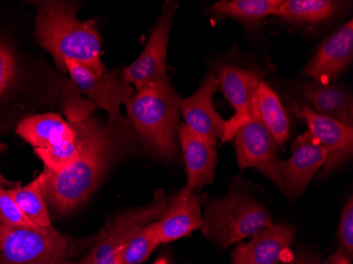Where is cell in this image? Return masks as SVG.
<instances>
[{
    "mask_svg": "<svg viewBox=\"0 0 353 264\" xmlns=\"http://www.w3.org/2000/svg\"><path fill=\"white\" fill-rule=\"evenodd\" d=\"M81 154L61 172L43 170L39 174L43 198L61 214L72 212L90 196L103 174L118 156L124 142L125 131L107 126L98 120L72 116Z\"/></svg>",
    "mask_w": 353,
    "mask_h": 264,
    "instance_id": "obj_1",
    "label": "cell"
},
{
    "mask_svg": "<svg viewBox=\"0 0 353 264\" xmlns=\"http://www.w3.org/2000/svg\"><path fill=\"white\" fill-rule=\"evenodd\" d=\"M35 37L52 54L57 67L67 71L65 61L70 59L92 74H102L106 68L101 59V37L92 21L77 19V5L68 1L37 3Z\"/></svg>",
    "mask_w": 353,
    "mask_h": 264,
    "instance_id": "obj_2",
    "label": "cell"
},
{
    "mask_svg": "<svg viewBox=\"0 0 353 264\" xmlns=\"http://www.w3.org/2000/svg\"><path fill=\"white\" fill-rule=\"evenodd\" d=\"M181 103L168 77L150 81L125 103L137 136L150 152L168 160L179 154L176 139Z\"/></svg>",
    "mask_w": 353,
    "mask_h": 264,
    "instance_id": "obj_3",
    "label": "cell"
},
{
    "mask_svg": "<svg viewBox=\"0 0 353 264\" xmlns=\"http://www.w3.org/2000/svg\"><path fill=\"white\" fill-rule=\"evenodd\" d=\"M201 201L205 205L202 234L220 249H228L273 225L267 208L237 188H231L222 198L205 196Z\"/></svg>",
    "mask_w": 353,
    "mask_h": 264,
    "instance_id": "obj_4",
    "label": "cell"
},
{
    "mask_svg": "<svg viewBox=\"0 0 353 264\" xmlns=\"http://www.w3.org/2000/svg\"><path fill=\"white\" fill-rule=\"evenodd\" d=\"M68 238L50 227L0 225V264H68Z\"/></svg>",
    "mask_w": 353,
    "mask_h": 264,
    "instance_id": "obj_5",
    "label": "cell"
},
{
    "mask_svg": "<svg viewBox=\"0 0 353 264\" xmlns=\"http://www.w3.org/2000/svg\"><path fill=\"white\" fill-rule=\"evenodd\" d=\"M65 67L77 88L108 112L109 125L132 136L130 125L120 114L121 104H125L134 95V89L127 81L124 69L105 70L97 77L70 59L65 61Z\"/></svg>",
    "mask_w": 353,
    "mask_h": 264,
    "instance_id": "obj_6",
    "label": "cell"
},
{
    "mask_svg": "<svg viewBox=\"0 0 353 264\" xmlns=\"http://www.w3.org/2000/svg\"><path fill=\"white\" fill-rule=\"evenodd\" d=\"M234 139L239 167L255 168L281 190L279 146L265 125L259 120L248 121L237 129Z\"/></svg>",
    "mask_w": 353,
    "mask_h": 264,
    "instance_id": "obj_7",
    "label": "cell"
},
{
    "mask_svg": "<svg viewBox=\"0 0 353 264\" xmlns=\"http://www.w3.org/2000/svg\"><path fill=\"white\" fill-rule=\"evenodd\" d=\"M178 9L176 1H168L162 9L154 31L146 43L142 54L127 68L125 77L130 85L140 90L150 81L154 79H168L166 75V57H168V39L172 17Z\"/></svg>",
    "mask_w": 353,
    "mask_h": 264,
    "instance_id": "obj_8",
    "label": "cell"
},
{
    "mask_svg": "<svg viewBox=\"0 0 353 264\" xmlns=\"http://www.w3.org/2000/svg\"><path fill=\"white\" fill-rule=\"evenodd\" d=\"M170 200L163 194H160L148 205L117 216L110 224L108 232L89 254L90 259L93 262L110 258H122L123 260L122 252L125 246L143 227L161 217Z\"/></svg>",
    "mask_w": 353,
    "mask_h": 264,
    "instance_id": "obj_9",
    "label": "cell"
},
{
    "mask_svg": "<svg viewBox=\"0 0 353 264\" xmlns=\"http://www.w3.org/2000/svg\"><path fill=\"white\" fill-rule=\"evenodd\" d=\"M219 89L235 109L231 120L225 121L221 142L232 141L243 123L251 121V104L254 93L265 73L256 69H243L233 65H219L216 68Z\"/></svg>",
    "mask_w": 353,
    "mask_h": 264,
    "instance_id": "obj_10",
    "label": "cell"
},
{
    "mask_svg": "<svg viewBox=\"0 0 353 264\" xmlns=\"http://www.w3.org/2000/svg\"><path fill=\"white\" fill-rule=\"evenodd\" d=\"M327 161V152L319 143L303 134L292 145V156L279 160L281 192L289 199H296L303 194L313 176Z\"/></svg>",
    "mask_w": 353,
    "mask_h": 264,
    "instance_id": "obj_11",
    "label": "cell"
},
{
    "mask_svg": "<svg viewBox=\"0 0 353 264\" xmlns=\"http://www.w3.org/2000/svg\"><path fill=\"white\" fill-rule=\"evenodd\" d=\"M353 57V21H350L325 39L303 74L317 84H331L350 65Z\"/></svg>",
    "mask_w": 353,
    "mask_h": 264,
    "instance_id": "obj_12",
    "label": "cell"
},
{
    "mask_svg": "<svg viewBox=\"0 0 353 264\" xmlns=\"http://www.w3.org/2000/svg\"><path fill=\"white\" fill-rule=\"evenodd\" d=\"M219 90V81L208 74L194 94L182 100L181 113L188 129L194 134L216 145L221 140L225 121L215 110L213 95Z\"/></svg>",
    "mask_w": 353,
    "mask_h": 264,
    "instance_id": "obj_13",
    "label": "cell"
},
{
    "mask_svg": "<svg viewBox=\"0 0 353 264\" xmlns=\"http://www.w3.org/2000/svg\"><path fill=\"white\" fill-rule=\"evenodd\" d=\"M306 119L309 138L319 143L327 152V161L321 176L329 174L346 163L353 154V126L317 114L309 106L301 109Z\"/></svg>",
    "mask_w": 353,
    "mask_h": 264,
    "instance_id": "obj_14",
    "label": "cell"
},
{
    "mask_svg": "<svg viewBox=\"0 0 353 264\" xmlns=\"http://www.w3.org/2000/svg\"><path fill=\"white\" fill-rule=\"evenodd\" d=\"M294 236V228L287 224H273L259 230L251 241L232 252V264H279L289 252Z\"/></svg>",
    "mask_w": 353,
    "mask_h": 264,
    "instance_id": "obj_15",
    "label": "cell"
},
{
    "mask_svg": "<svg viewBox=\"0 0 353 264\" xmlns=\"http://www.w3.org/2000/svg\"><path fill=\"white\" fill-rule=\"evenodd\" d=\"M178 136L185 160L188 176V182L183 190L195 192V190L211 184L215 178L217 164L216 145L194 134L184 123L179 125Z\"/></svg>",
    "mask_w": 353,
    "mask_h": 264,
    "instance_id": "obj_16",
    "label": "cell"
},
{
    "mask_svg": "<svg viewBox=\"0 0 353 264\" xmlns=\"http://www.w3.org/2000/svg\"><path fill=\"white\" fill-rule=\"evenodd\" d=\"M201 199L195 192L182 190L170 200L168 207L159 218V234L162 243L174 241L202 225Z\"/></svg>",
    "mask_w": 353,
    "mask_h": 264,
    "instance_id": "obj_17",
    "label": "cell"
},
{
    "mask_svg": "<svg viewBox=\"0 0 353 264\" xmlns=\"http://www.w3.org/2000/svg\"><path fill=\"white\" fill-rule=\"evenodd\" d=\"M301 92L312 110L325 118L353 126L352 97L344 86L333 84L305 83Z\"/></svg>",
    "mask_w": 353,
    "mask_h": 264,
    "instance_id": "obj_18",
    "label": "cell"
},
{
    "mask_svg": "<svg viewBox=\"0 0 353 264\" xmlns=\"http://www.w3.org/2000/svg\"><path fill=\"white\" fill-rule=\"evenodd\" d=\"M251 119L259 120L281 147L290 136V122L279 95L265 81L259 83L251 104Z\"/></svg>",
    "mask_w": 353,
    "mask_h": 264,
    "instance_id": "obj_19",
    "label": "cell"
},
{
    "mask_svg": "<svg viewBox=\"0 0 353 264\" xmlns=\"http://www.w3.org/2000/svg\"><path fill=\"white\" fill-rule=\"evenodd\" d=\"M16 132L34 148H46L63 141L75 140L72 125L57 113L31 115L19 123Z\"/></svg>",
    "mask_w": 353,
    "mask_h": 264,
    "instance_id": "obj_20",
    "label": "cell"
},
{
    "mask_svg": "<svg viewBox=\"0 0 353 264\" xmlns=\"http://www.w3.org/2000/svg\"><path fill=\"white\" fill-rule=\"evenodd\" d=\"M340 3L330 0H287L281 1L276 15L289 23L312 25L332 17Z\"/></svg>",
    "mask_w": 353,
    "mask_h": 264,
    "instance_id": "obj_21",
    "label": "cell"
},
{
    "mask_svg": "<svg viewBox=\"0 0 353 264\" xmlns=\"http://www.w3.org/2000/svg\"><path fill=\"white\" fill-rule=\"evenodd\" d=\"M281 0H222L214 3L211 12L229 16L245 25H255L269 15H276Z\"/></svg>",
    "mask_w": 353,
    "mask_h": 264,
    "instance_id": "obj_22",
    "label": "cell"
},
{
    "mask_svg": "<svg viewBox=\"0 0 353 264\" xmlns=\"http://www.w3.org/2000/svg\"><path fill=\"white\" fill-rule=\"evenodd\" d=\"M8 192L32 223L39 227L52 226L50 214L48 212L47 204L41 192L39 176L28 185L17 186L12 190H8Z\"/></svg>",
    "mask_w": 353,
    "mask_h": 264,
    "instance_id": "obj_23",
    "label": "cell"
},
{
    "mask_svg": "<svg viewBox=\"0 0 353 264\" xmlns=\"http://www.w3.org/2000/svg\"><path fill=\"white\" fill-rule=\"evenodd\" d=\"M161 243L158 221L152 222L143 227L125 246L122 252L123 264L142 263Z\"/></svg>",
    "mask_w": 353,
    "mask_h": 264,
    "instance_id": "obj_24",
    "label": "cell"
},
{
    "mask_svg": "<svg viewBox=\"0 0 353 264\" xmlns=\"http://www.w3.org/2000/svg\"><path fill=\"white\" fill-rule=\"evenodd\" d=\"M35 154L43 161L46 170L61 172L79 158L81 150L75 136L73 141H63L46 148H35Z\"/></svg>",
    "mask_w": 353,
    "mask_h": 264,
    "instance_id": "obj_25",
    "label": "cell"
},
{
    "mask_svg": "<svg viewBox=\"0 0 353 264\" xmlns=\"http://www.w3.org/2000/svg\"><path fill=\"white\" fill-rule=\"evenodd\" d=\"M0 225L8 226V227H16V226L39 227L26 217L15 200L1 184H0Z\"/></svg>",
    "mask_w": 353,
    "mask_h": 264,
    "instance_id": "obj_26",
    "label": "cell"
},
{
    "mask_svg": "<svg viewBox=\"0 0 353 264\" xmlns=\"http://www.w3.org/2000/svg\"><path fill=\"white\" fill-rule=\"evenodd\" d=\"M340 249L353 257V199L349 196L345 204L339 227Z\"/></svg>",
    "mask_w": 353,
    "mask_h": 264,
    "instance_id": "obj_27",
    "label": "cell"
},
{
    "mask_svg": "<svg viewBox=\"0 0 353 264\" xmlns=\"http://www.w3.org/2000/svg\"><path fill=\"white\" fill-rule=\"evenodd\" d=\"M16 77V61L10 48L0 43V97L9 88Z\"/></svg>",
    "mask_w": 353,
    "mask_h": 264,
    "instance_id": "obj_28",
    "label": "cell"
},
{
    "mask_svg": "<svg viewBox=\"0 0 353 264\" xmlns=\"http://www.w3.org/2000/svg\"><path fill=\"white\" fill-rule=\"evenodd\" d=\"M321 263V259L319 256L314 255V254L303 253L299 254V255L295 256V257L290 258L288 261L283 262L281 264H319Z\"/></svg>",
    "mask_w": 353,
    "mask_h": 264,
    "instance_id": "obj_29",
    "label": "cell"
},
{
    "mask_svg": "<svg viewBox=\"0 0 353 264\" xmlns=\"http://www.w3.org/2000/svg\"><path fill=\"white\" fill-rule=\"evenodd\" d=\"M352 259V256L348 255L346 252L339 247V250L329 256L323 264H351Z\"/></svg>",
    "mask_w": 353,
    "mask_h": 264,
    "instance_id": "obj_30",
    "label": "cell"
},
{
    "mask_svg": "<svg viewBox=\"0 0 353 264\" xmlns=\"http://www.w3.org/2000/svg\"><path fill=\"white\" fill-rule=\"evenodd\" d=\"M152 264H170V262H168V258L161 257L159 258L158 260H156V261Z\"/></svg>",
    "mask_w": 353,
    "mask_h": 264,
    "instance_id": "obj_31",
    "label": "cell"
},
{
    "mask_svg": "<svg viewBox=\"0 0 353 264\" xmlns=\"http://www.w3.org/2000/svg\"><path fill=\"white\" fill-rule=\"evenodd\" d=\"M77 264H91L90 258H89V256H86V257L83 258L81 261L77 262Z\"/></svg>",
    "mask_w": 353,
    "mask_h": 264,
    "instance_id": "obj_32",
    "label": "cell"
}]
</instances>
